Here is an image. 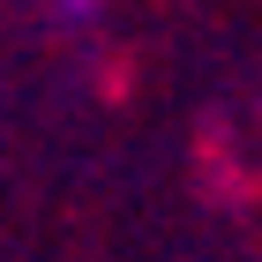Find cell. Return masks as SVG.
Listing matches in <instances>:
<instances>
[{"mask_svg":"<svg viewBox=\"0 0 262 262\" xmlns=\"http://www.w3.org/2000/svg\"><path fill=\"white\" fill-rule=\"evenodd\" d=\"M98 8H105V0H53V15H60V23H90Z\"/></svg>","mask_w":262,"mask_h":262,"instance_id":"1","label":"cell"}]
</instances>
